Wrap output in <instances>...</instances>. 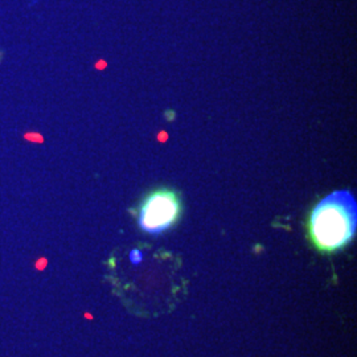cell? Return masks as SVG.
Masks as SVG:
<instances>
[{"instance_id": "1", "label": "cell", "mask_w": 357, "mask_h": 357, "mask_svg": "<svg viewBox=\"0 0 357 357\" xmlns=\"http://www.w3.org/2000/svg\"><path fill=\"white\" fill-rule=\"evenodd\" d=\"M356 229V199L347 190L326 196L310 215V238L323 253H333L345 248L354 240Z\"/></svg>"}, {"instance_id": "2", "label": "cell", "mask_w": 357, "mask_h": 357, "mask_svg": "<svg viewBox=\"0 0 357 357\" xmlns=\"http://www.w3.org/2000/svg\"><path fill=\"white\" fill-rule=\"evenodd\" d=\"M180 215L181 203L178 195L171 190H158L143 200L138 225L144 233L158 236L172 228Z\"/></svg>"}, {"instance_id": "3", "label": "cell", "mask_w": 357, "mask_h": 357, "mask_svg": "<svg viewBox=\"0 0 357 357\" xmlns=\"http://www.w3.org/2000/svg\"><path fill=\"white\" fill-rule=\"evenodd\" d=\"M24 139L31 142V143H43L44 142V138L38 132H35V131H28V132H26L24 134Z\"/></svg>"}, {"instance_id": "4", "label": "cell", "mask_w": 357, "mask_h": 357, "mask_svg": "<svg viewBox=\"0 0 357 357\" xmlns=\"http://www.w3.org/2000/svg\"><path fill=\"white\" fill-rule=\"evenodd\" d=\"M142 258H143V255H142L141 250H132V252H130V261L132 262V264H139L142 262Z\"/></svg>"}]
</instances>
